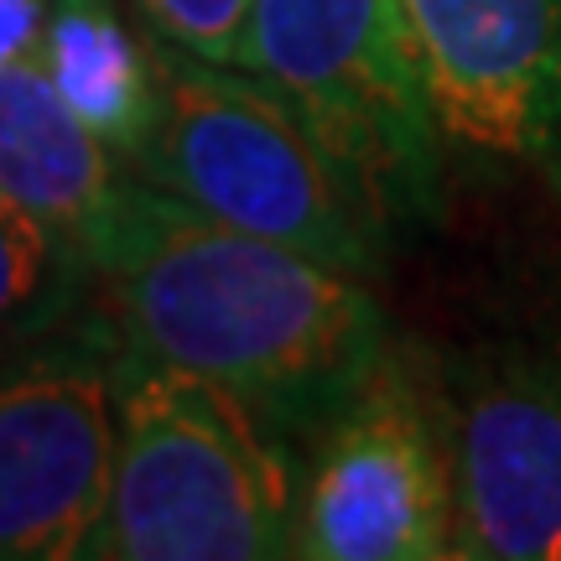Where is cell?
<instances>
[{
	"label": "cell",
	"mask_w": 561,
	"mask_h": 561,
	"mask_svg": "<svg viewBox=\"0 0 561 561\" xmlns=\"http://www.w3.org/2000/svg\"><path fill=\"white\" fill-rule=\"evenodd\" d=\"M89 261L94 297L130 354L224 385L297 447L396 343L364 276L219 224L130 172Z\"/></svg>",
	"instance_id": "obj_1"
},
{
	"label": "cell",
	"mask_w": 561,
	"mask_h": 561,
	"mask_svg": "<svg viewBox=\"0 0 561 561\" xmlns=\"http://www.w3.org/2000/svg\"><path fill=\"white\" fill-rule=\"evenodd\" d=\"M301 447L224 385L125 348L115 468L89 561L297 557Z\"/></svg>",
	"instance_id": "obj_2"
},
{
	"label": "cell",
	"mask_w": 561,
	"mask_h": 561,
	"mask_svg": "<svg viewBox=\"0 0 561 561\" xmlns=\"http://www.w3.org/2000/svg\"><path fill=\"white\" fill-rule=\"evenodd\" d=\"M130 178L348 276L375 280L390 265L396 234L369 214L359 187L291 100L261 73L208 62L167 37L161 121Z\"/></svg>",
	"instance_id": "obj_3"
},
{
	"label": "cell",
	"mask_w": 561,
	"mask_h": 561,
	"mask_svg": "<svg viewBox=\"0 0 561 561\" xmlns=\"http://www.w3.org/2000/svg\"><path fill=\"white\" fill-rule=\"evenodd\" d=\"M240 68L291 100L390 234L442 219L447 140L405 0H255Z\"/></svg>",
	"instance_id": "obj_4"
},
{
	"label": "cell",
	"mask_w": 561,
	"mask_h": 561,
	"mask_svg": "<svg viewBox=\"0 0 561 561\" xmlns=\"http://www.w3.org/2000/svg\"><path fill=\"white\" fill-rule=\"evenodd\" d=\"M297 557H453V437L442 369L390 343L380 369L322 421L301 462Z\"/></svg>",
	"instance_id": "obj_5"
},
{
	"label": "cell",
	"mask_w": 561,
	"mask_h": 561,
	"mask_svg": "<svg viewBox=\"0 0 561 561\" xmlns=\"http://www.w3.org/2000/svg\"><path fill=\"white\" fill-rule=\"evenodd\" d=\"M125 339L100 307L0 348V561L83 557L110 494Z\"/></svg>",
	"instance_id": "obj_6"
},
{
	"label": "cell",
	"mask_w": 561,
	"mask_h": 561,
	"mask_svg": "<svg viewBox=\"0 0 561 561\" xmlns=\"http://www.w3.org/2000/svg\"><path fill=\"white\" fill-rule=\"evenodd\" d=\"M442 385L453 557L561 561V339L483 343Z\"/></svg>",
	"instance_id": "obj_7"
},
{
	"label": "cell",
	"mask_w": 561,
	"mask_h": 561,
	"mask_svg": "<svg viewBox=\"0 0 561 561\" xmlns=\"http://www.w3.org/2000/svg\"><path fill=\"white\" fill-rule=\"evenodd\" d=\"M447 161L561 193V0H405Z\"/></svg>",
	"instance_id": "obj_8"
},
{
	"label": "cell",
	"mask_w": 561,
	"mask_h": 561,
	"mask_svg": "<svg viewBox=\"0 0 561 561\" xmlns=\"http://www.w3.org/2000/svg\"><path fill=\"white\" fill-rule=\"evenodd\" d=\"M37 62L130 172L161 121V37L136 0H53Z\"/></svg>",
	"instance_id": "obj_9"
},
{
	"label": "cell",
	"mask_w": 561,
	"mask_h": 561,
	"mask_svg": "<svg viewBox=\"0 0 561 561\" xmlns=\"http://www.w3.org/2000/svg\"><path fill=\"white\" fill-rule=\"evenodd\" d=\"M115 161L121 157L68 110L37 58L0 68V193L89 250L125 182Z\"/></svg>",
	"instance_id": "obj_10"
},
{
	"label": "cell",
	"mask_w": 561,
	"mask_h": 561,
	"mask_svg": "<svg viewBox=\"0 0 561 561\" xmlns=\"http://www.w3.org/2000/svg\"><path fill=\"white\" fill-rule=\"evenodd\" d=\"M94 301V261L68 229L0 193V348L53 333Z\"/></svg>",
	"instance_id": "obj_11"
},
{
	"label": "cell",
	"mask_w": 561,
	"mask_h": 561,
	"mask_svg": "<svg viewBox=\"0 0 561 561\" xmlns=\"http://www.w3.org/2000/svg\"><path fill=\"white\" fill-rule=\"evenodd\" d=\"M250 5L255 0H136V11L167 42H178L208 62H229V68H240L244 58Z\"/></svg>",
	"instance_id": "obj_12"
},
{
	"label": "cell",
	"mask_w": 561,
	"mask_h": 561,
	"mask_svg": "<svg viewBox=\"0 0 561 561\" xmlns=\"http://www.w3.org/2000/svg\"><path fill=\"white\" fill-rule=\"evenodd\" d=\"M47 11H53V0H0V68L37 58Z\"/></svg>",
	"instance_id": "obj_13"
}]
</instances>
